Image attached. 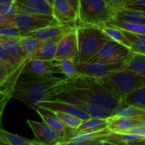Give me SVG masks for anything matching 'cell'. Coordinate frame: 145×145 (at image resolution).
<instances>
[{"label": "cell", "mask_w": 145, "mask_h": 145, "mask_svg": "<svg viewBox=\"0 0 145 145\" xmlns=\"http://www.w3.org/2000/svg\"><path fill=\"white\" fill-rule=\"evenodd\" d=\"M37 106H39V107H42V108H44V109H47V110H49L52 111H62L65 113L71 114V115L82 119V121H85V120L90 118V116L86 112L82 110L81 109L76 107L73 105H71L69 103L63 102V101L54 100V99L43 100V101H41L40 103H38V105Z\"/></svg>", "instance_id": "obj_16"}, {"label": "cell", "mask_w": 145, "mask_h": 145, "mask_svg": "<svg viewBox=\"0 0 145 145\" xmlns=\"http://www.w3.org/2000/svg\"><path fill=\"white\" fill-rule=\"evenodd\" d=\"M108 127V121L107 119L101 118H93L90 117L85 121H82V124L78 128L73 130L71 136L76 134H83V133H91L99 132ZM70 137V138H71Z\"/></svg>", "instance_id": "obj_23"}, {"label": "cell", "mask_w": 145, "mask_h": 145, "mask_svg": "<svg viewBox=\"0 0 145 145\" xmlns=\"http://www.w3.org/2000/svg\"><path fill=\"white\" fill-rule=\"evenodd\" d=\"M21 37L20 30L13 22L0 29V40H8Z\"/></svg>", "instance_id": "obj_35"}, {"label": "cell", "mask_w": 145, "mask_h": 145, "mask_svg": "<svg viewBox=\"0 0 145 145\" xmlns=\"http://www.w3.org/2000/svg\"><path fill=\"white\" fill-rule=\"evenodd\" d=\"M65 2H67L76 12H78V8H79V0H65Z\"/></svg>", "instance_id": "obj_42"}, {"label": "cell", "mask_w": 145, "mask_h": 145, "mask_svg": "<svg viewBox=\"0 0 145 145\" xmlns=\"http://www.w3.org/2000/svg\"><path fill=\"white\" fill-rule=\"evenodd\" d=\"M78 54V42L76 28L65 35L58 42L54 60L74 59Z\"/></svg>", "instance_id": "obj_11"}, {"label": "cell", "mask_w": 145, "mask_h": 145, "mask_svg": "<svg viewBox=\"0 0 145 145\" xmlns=\"http://www.w3.org/2000/svg\"><path fill=\"white\" fill-rule=\"evenodd\" d=\"M22 68H24V67H22ZM21 69V68H20ZM20 70V69H19ZM18 70V71H19ZM16 72V71H15ZM14 72V73H15ZM14 73H11L8 69H7V67L2 63V62H0V86H3V85H4L6 82H8L9 80H10V78L13 76V75L14 74Z\"/></svg>", "instance_id": "obj_37"}, {"label": "cell", "mask_w": 145, "mask_h": 145, "mask_svg": "<svg viewBox=\"0 0 145 145\" xmlns=\"http://www.w3.org/2000/svg\"><path fill=\"white\" fill-rule=\"evenodd\" d=\"M93 145H123L121 143L115 142V141H110V140H100L95 142Z\"/></svg>", "instance_id": "obj_41"}, {"label": "cell", "mask_w": 145, "mask_h": 145, "mask_svg": "<svg viewBox=\"0 0 145 145\" xmlns=\"http://www.w3.org/2000/svg\"><path fill=\"white\" fill-rule=\"evenodd\" d=\"M116 12L105 0H79L76 26L88 25L102 28L116 18Z\"/></svg>", "instance_id": "obj_3"}, {"label": "cell", "mask_w": 145, "mask_h": 145, "mask_svg": "<svg viewBox=\"0 0 145 145\" xmlns=\"http://www.w3.org/2000/svg\"><path fill=\"white\" fill-rule=\"evenodd\" d=\"M105 1H107L110 5H112L115 8L118 10L120 8H122L126 4H127L129 2L133 0H105Z\"/></svg>", "instance_id": "obj_40"}, {"label": "cell", "mask_w": 145, "mask_h": 145, "mask_svg": "<svg viewBox=\"0 0 145 145\" xmlns=\"http://www.w3.org/2000/svg\"><path fill=\"white\" fill-rule=\"evenodd\" d=\"M102 30L105 31V33L113 41L117 42L124 46H127V48H130V44L127 38V37L124 34V31L122 29L118 28L116 26L113 25H106L104 27H102Z\"/></svg>", "instance_id": "obj_31"}, {"label": "cell", "mask_w": 145, "mask_h": 145, "mask_svg": "<svg viewBox=\"0 0 145 145\" xmlns=\"http://www.w3.org/2000/svg\"><path fill=\"white\" fill-rule=\"evenodd\" d=\"M108 128L116 134H125L142 121L127 117H109Z\"/></svg>", "instance_id": "obj_19"}, {"label": "cell", "mask_w": 145, "mask_h": 145, "mask_svg": "<svg viewBox=\"0 0 145 145\" xmlns=\"http://www.w3.org/2000/svg\"><path fill=\"white\" fill-rule=\"evenodd\" d=\"M128 134H134V135H139L145 138V122H141L140 124L137 125L135 127H133L132 130H130Z\"/></svg>", "instance_id": "obj_39"}, {"label": "cell", "mask_w": 145, "mask_h": 145, "mask_svg": "<svg viewBox=\"0 0 145 145\" xmlns=\"http://www.w3.org/2000/svg\"><path fill=\"white\" fill-rule=\"evenodd\" d=\"M0 145H44L20 135L11 133L0 127Z\"/></svg>", "instance_id": "obj_24"}, {"label": "cell", "mask_w": 145, "mask_h": 145, "mask_svg": "<svg viewBox=\"0 0 145 145\" xmlns=\"http://www.w3.org/2000/svg\"><path fill=\"white\" fill-rule=\"evenodd\" d=\"M123 31L129 42L130 49L132 52L145 54V35L135 34L124 30Z\"/></svg>", "instance_id": "obj_28"}, {"label": "cell", "mask_w": 145, "mask_h": 145, "mask_svg": "<svg viewBox=\"0 0 145 145\" xmlns=\"http://www.w3.org/2000/svg\"><path fill=\"white\" fill-rule=\"evenodd\" d=\"M123 8L145 12V0H133L126 4Z\"/></svg>", "instance_id": "obj_38"}, {"label": "cell", "mask_w": 145, "mask_h": 145, "mask_svg": "<svg viewBox=\"0 0 145 145\" xmlns=\"http://www.w3.org/2000/svg\"><path fill=\"white\" fill-rule=\"evenodd\" d=\"M56 73L51 62L39 59H29L23 68L21 74H26L33 79L53 76Z\"/></svg>", "instance_id": "obj_13"}, {"label": "cell", "mask_w": 145, "mask_h": 145, "mask_svg": "<svg viewBox=\"0 0 145 145\" xmlns=\"http://www.w3.org/2000/svg\"><path fill=\"white\" fill-rule=\"evenodd\" d=\"M132 53V50L127 46H124L110 39L102 47V48L89 62H121L127 60Z\"/></svg>", "instance_id": "obj_7"}, {"label": "cell", "mask_w": 145, "mask_h": 145, "mask_svg": "<svg viewBox=\"0 0 145 145\" xmlns=\"http://www.w3.org/2000/svg\"><path fill=\"white\" fill-rule=\"evenodd\" d=\"M126 61L117 63H103V62H88L76 63V74L93 78H102L116 71L125 68Z\"/></svg>", "instance_id": "obj_8"}, {"label": "cell", "mask_w": 145, "mask_h": 145, "mask_svg": "<svg viewBox=\"0 0 145 145\" xmlns=\"http://www.w3.org/2000/svg\"><path fill=\"white\" fill-rule=\"evenodd\" d=\"M125 69L145 76V54L132 53L126 61Z\"/></svg>", "instance_id": "obj_27"}, {"label": "cell", "mask_w": 145, "mask_h": 145, "mask_svg": "<svg viewBox=\"0 0 145 145\" xmlns=\"http://www.w3.org/2000/svg\"><path fill=\"white\" fill-rule=\"evenodd\" d=\"M62 37L44 41L40 48L31 56L30 59H39L48 62L53 61L55 57L58 42Z\"/></svg>", "instance_id": "obj_21"}, {"label": "cell", "mask_w": 145, "mask_h": 145, "mask_svg": "<svg viewBox=\"0 0 145 145\" xmlns=\"http://www.w3.org/2000/svg\"><path fill=\"white\" fill-rule=\"evenodd\" d=\"M78 54L76 63L89 62L110 38L105 33L102 28L81 25L76 26Z\"/></svg>", "instance_id": "obj_4"}, {"label": "cell", "mask_w": 145, "mask_h": 145, "mask_svg": "<svg viewBox=\"0 0 145 145\" xmlns=\"http://www.w3.org/2000/svg\"><path fill=\"white\" fill-rule=\"evenodd\" d=\"M121 102L145 110V87L129 93Z\"/></svg>", "instance_id": "obj_30"}, {"label": "cell", "mask_w": 145, "mask_h": 145, "mask_svg": "<svg viewBox=\"0 0 145 145\" xmlns=\"http://www.w3.org/2000/svg\"><path fill=\"white\" fill-rule=\"evenodd\" d=\"M11 22L12 21L8 20V19H6L5 17H3V15L0 14V29L3 28V27H4V26H6L8 24H10Z\"/></svg>", "instance_id": "obj_44"}, {"label": "cell", "mask_w": 145, "mask_h": 145, "mask_svg": "<svg viewBox=\"0 0 145 145\" xmlns=\"http://www.w3.org/2000/svg\"><path fill=\"white\" fill-rule=\"evenodd\" d=\"M22 71H23V68L17 71L8 82H6L3 86H0V127H1L2 116L3 115L4 110L6 108L7 104L10 100V99L13 98V93H14L15 84L19 81V78L22 73Z\"/></svg>", "instance_id": "obj_18"}, {"label": "cell", "mask_w": 145, "mask_h": 145, "mask_svg": "<svg viewBox=\"0 0 145 145\" xmlns=\"http://www.w3.org/2000/svg\"><path fill=\"white\" fill-rule=\"evenodd\" d=\"M63 78L54 76L41 78L31 79L30 81H18L15 84L13 98L23 102L26 106L33 109L43 100H48L56 85H58Z\"/></svg>", "instance_id": "obj_2"}, {"label": "cell", "mask_w": 145, "mask_h": 145, "mask_svg": "<svg viewBox=\"0 0 145 145\" xmlns=\"http://www.w3.org/2000/svg\"><path fill=\"white\" fill-rule=\"evenodd\" d=\"M53 16L61 25H76L77 12L65 0H54Z\"/></svg>", "instance_id": "obj_15"}, {"label": "cell", "mask_w": 145, "mask_h": 145, "mask_svg": "<svg viewBox=\"0 0 145 145\" xmlns=\"http://www.w3.org/2000/svg\"><path fill=\"white\" fill-rule=\"evenodd\" d=\"M59 100V101H63L69 103L71 105H75L76 107L81 109L84 112H86L90 117L93 118H101V119H107L110 116L111 113L109 111H106L103 109H100L99 107L90 104L85 100H82L76 96H73L70 93H60L59 94L54 95L51 99L48 100Z\"/></svg>", "instance_id": "obj_10"}, {"label": "cell", "mask_w": 145, "mask_h": 145, "mask_svg": "<svg viewBox=\"0 0 145 145\" xmlns=\"http://www.w3.org/2000/svg\"><path fill=\"white\" fill-rule=\"evenodd\" d=\"M34 110L37 111V113L42 118V121L43 122H45L48 126H49L54 130L66 135V138H65V142L71 136L73 130L67 127L65 124H63L62 121L55 116V114L52 110H47V109H44V108H42L39 106L35 107Z\"/></svg>", "instance_id": "obj_17"}, {"label": "cell", "mask_w": 145, "mask_h": 145, "mask_svg": "<svg viewBox=\"0 0 145 145\" xmlns=\"http://www.w3.org/2000/svg\"><path fill=\"white\" fill-rule=\"evenodd\" d=\"M18 14L53 15V7L46 0H14Z\"/></svg>", "instance_id": "obj_12"}, {"label": "cell", "mask_w": 145, "mask_h": 145, "mask_svg": "<svg viewBox=\"0 0 145 145\" xmlns=\"http://www.w3.org/2000/svg\"><path fill=\"white\" fill-rule=\"evenodd\" d=\"M43 42L44 41L32 37H21L19 39V43L22 51L29 58H31V56L40 48Z\"/></svg>", "instance_id": "obj_29"}, {"label": "cell", "mask_w": 145, "mask_h": 145, "mask_svg": "<svg viewBox=\"0 0 145 145\" xmlns=\"http://www.w3.org/2000/svg\"><path fill=\"white\" fill-rule=\"evenodd\" d=\"M60 93H70L110 113L120 103L99 79L86 76L77 75L71 78H63L55 86L49 99Z\"/></svg>", "instance_id": "obj_1"}, {"label": "cell", "mask_w": 145, "mask_h": 145, "mask_svg": "<svg viewBox=\"0 0 145 145\" xmlns=\"http://www.w3.org/2000/svg\"><path fill=\"white\" fill-rule=\"evenodd\" d=\"M115 19L145 25V12L142 11L122 8L117 10Z\"/></svg>", "instance_id": "obj_25"}, {"label": "cell", "mask_w": 145, "mask_h": 145, "mask_svg": "<svg viewBox=\"0 0 145 145\" xmlns=\"http://www.w3.org/2000/svg\"><path fill=\"white\" fill-rule=\"evenodd\" d=\"M110 117H127L145 122V110L120 102L117 107L111 112Z\"/></svg>", "instance_id": "obj_20"}, {"label": "cell", "mask_w": 145, "mask_h": 145, "mask_svg": "<svg viewBox=\"0 0 145 145\" xmlns=\"http://www.w3.org/2000/svg\"><path fill=\"white\" fill-rule=\"evenodd\" d=\"M99 80L120 102L129 93L145 87V76L125 68L99 78Z\"/></svg>", "instance_id": "obj_5"}, {"label": "cell", "mask_w": 145, "mask_h": 145, "mask_svg": "<svg viewBox=\"0 0 145 145\" xmlns=\"http://www.w3.org/2000/svg\"><path fill=\"white\" fill-rule=\"evenodd\" d=\"M13 23L20 30L21 37H25L37 30L59 24L53 15L33 14H18L13 20Z\"/></svg>", "instance_id": "obj_6"}, {"label": "cell", "mask_w": 145, "mask_h": 145, "mask_svg": "<svg viewBox=\"0 0 145 145\" xmlns=\"http://www.w3.org/2000/svg\"><path fill=\"white\" fill-rule=\"evenodd\" d=\"M55 116L62 121L63 124H65L67 127L76 130L80 127V125L82 122V120L78 118L77 116H75L71 114L65 113L62 111H53Z\"/></svg>", "instance_id": "obj_33"}, {"label": "cell", "mask_w": 145, "mask_h": 145, "mask_svg": "<svg viewBox=\"0 0 145 145\" xmlns=\"http://www.w3.org/2000/svg\"><path fill=\"white\" fill-rule=\"evenodd\" d=\"M19 39L20 38L0 40V44L3 45L5 48V49L8 52L10 56L17 64V65L21 66L25 65L27 61L30 59V58L27 57L22 51L19 43Z\"/></svg>", "instance_id": "obj_22"}, {"label": "cell", "mask_w": 145, "mask_h": 145, "mask_svg": "<svg viewBox=\"0 0 145 145\" xmlns=\"http://www.w3.org/2000/svg\"><path fill=\"white\" fill-rule=\"evenodd\" d=\"M14 3V0H0V4H10Z\"/></svg>", "instance_id": "obj_45"}, {"label": "cell", "mask_w": 145, "mask_h": 145, "mask_svg": "<svg viewBox=\"0 0 145 145\" xmlns=\"http://www.w3.org/2000/svg\"><path fill=\"white\" fill-rule=\"evenodd\" d=\"M106 25L116 26V27L121 28L124 31H130V32H133L135 34L145 35V25H141V24L127 22V21H123V20H119L114 19Z\"/></svg>", "instance_id": "obj_32"}, {"label": "cell", "mask_w": 145, "mask_h": 145, "mask_svg": "<svg viewBox=\"0 0 145 145\" xmlns=\"http://www.w3.org/2000/svg\"><path fill=\"white\" fill-rule=\"evenodd\" d=\"M0 14L13 22V20L18 14V11L14 3L0 4Z\"/></svg>", "instance_id": "obj_36"}, {"label": "cell", "mask_w": 145, "mask_h": 145, "mask_svg": "<svg viewBox=\"0 0 145 145\" xmlns=\"http://www.w3.org/2000/svg\"><path fill=\"white\" fill-rule=\"evenodd\" d=\"M0 62H2L11 73H14L19 69H20L25 65H24L21 66H18L17 64L15 63V61L13 59V58L8 54V52L1 44H0Z\"/></svg>", "instance_id": "obj_34"}, {"label": "cell", "mask_w": 145, "mask_h": 145, "mask_svg": "<svg viewBox=\"0 0 145 145\" xmlns=\"http://www.w3.org/2000/svg\"><path fill=\"white\" fill-rule=\"evenodd\" d=\"M76 28V25L74 24H70V25L58 24V25H54L37 30L36 31L29 33L25 37H32L42 41H48L55 38H60L65 35H66L67 33L71 32V31L75 30Z\"/></svg>", "instance_id": "obj_14"}, {"label": "cell", "mask_w": 145, "mask_h": 145, "mask_svg": "<svg viewBox=\"0 0 145 145\" xmlns=\"http://www.w3.org/2000/svg\"><path fill=\"white\" fill-rule=\"evenodd\" d=\"M56 73H60L65 78H71L77 76L76 69V61L74 59H61L51 61Z\"/></svg>", "instance_id": "obj_26"}, {"label": "cell", "mask_w": 145, "mask_h": 145, "mask_svg": "<svg viewBox=\"0 0 145 145\" xmlns=\"http://www.w3.org/2000/svg\"><path fill=\"white\" fill-rule=\"evenodd\" d=\"M28 126L31 129L34 140L44 145H59L63 144L66 138V135L60 133L49 126H48L45 122L37 121L33 120L26 121Z\"/></svg>", "instance_id": "obj_9"}, {"label": "cell", "mask_w": 145, "mask_h": 145, "mask_svg": "<svg viewBox=\"0 0 145 145\" xmlns=\"http://www.w3.org/2000/svg\"><path fill=\"white\" fill-rule=\"evenodd\" d=\"M118 143H121L123 145H145V138H143L141 140H138V141L129 142V143H121V142H118Z\"/></svg>", "instance_id": "obj_43"}, {"label": "cell", "mask_w": 145, "mask_h": 145, "mask_svg": "<svg viewBox=\"0 0 145 145\" xmlns=\"http://www.w3.org/2000/svg\"><path fill=\"white\" fill-rule=\"evenodd\" d=\"M52 7H53V5H54V0H46Z\"/></svg>", "instance_id": "obj_46"}]
</instances>
